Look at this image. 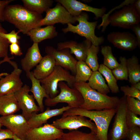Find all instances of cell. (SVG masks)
Segmentation results:
<instances>
[{"instance_id":"37","label":"cell","mask_w":140,"mask_h":140,"mask_svg":"<svg viewBox=\"0 0 140 140\" xmlns=\"http://www.w3.org/2000/svg\"><path fill=\"white\" fill-rule=\"evenodd\" d=\"M126 121L128 128L134 126L140 127V117L128 109L126 113Z\"/></svg>"},{"instance_id":"25","label":"cell","mask_w":140,"mask_h":140,"mask_svg":"<svg viewBox=\"0 0 140 140\" xmlns=\"http://www.w3.org/2000/svg\"><path fill=\"white\" fill-rule=\"evenodd\" d=\"M128 80L131 86L140 82V65L138 58L133 55L127 59Z\"/></svg>"},{"instance_id":"34","label":"cell","mask_w":140,"mask_h":140,"mask_svg":"<svg viewBox=\"0 0 140 140\" xmlns=\"http://www.w3.org/2000/svg\"><path fill=\"white\" fill-rule=\"evenodd\" d=\"M135 0H126L123 2L120 5L115 7L107 14H105L102 18V21L101 23L96 27L99 29L101 27H102L101 31L103 32L105 30L106 28L108 26L107 20L109 17L112 11L116 9H119L122 8L125 6L128 5H129L133 4Z\"/></svg>"},{"instance_id":"43","label":"cell","mask_w":140,"mask_h":140,"mask_svg":"<svg viewBox=\"0 0 140 140\" xmlns=\"http://www.w3.org/2000/svg\"><path fill=\"white\" fill-rule=\"evenodd\" d=\"M14 1L13 0H0V22L4 21L3 16L4 9L10 3Z\"/></svg>"},{"instance_id":"17","label":"cell","mask_w":140,"mask_h":140,"mask_svg":"<svg viewBox=\"0 0 140 140\" xmlns=\"http://www.w3.org/2000/svg\"><path fill=\"white\" fill-rule=\"evenodd\" d=\"M22 72L18 66L10 74H8L0 80V96L14 94L23 86L20 76Z\"/></svg>"},{"instance_id":"50","label":"cell","mask_w":140,"mask_h":140,"mask_svg":"<svg viewBox=\"0 0 140 140\" xmlns=\"http://www.w3.org/2000/svg\"><path fill=\"white\" fill-rule=\"evenodd\" d=\"M3 126L1 123L0 122V130L1 129V128L2 126Z\"/></svg>"},{"instance_id":"14","label":"cell","mask_w":140,"mask_h":140,"mask_svg":"<svg viewBox=\"0 0 140 140\" xmlns=\"http://www.w3.org/2000/svg\"><path fill=\"white\" fill-rule=\"evenodd\" d=\"M108 41L120 49L131 51L137 47L140 48L135 36L129 32L114 31L109 34Z\"/></svg>"},{"instance_id":"51","label":"cell","mask_w":140,"mask_h":140,"mask_svg":"<svg viewBox=\"0 0 140 140\" xmlns=\"http://www.w3.org/2000/svg\"><path fill=\"white\" fill-rule=\"evenodd\" d=\"M59 140V139H56V140Z\"/></svg>"},{"instance_id":"8","label":"cell","mask_w":140,"mask_h":140,"mask_svg":"<svg viewBox=\"0 0 140 140\" xmlns=\"http://www.w3.org/2000/svg\"><path fill=\"white\" fill-rule=\"evenodd\" d=\"M127 110L126 96L124 95L120 99L114 120L108 135V140H121L125 138L128 128L126 121Z\"/></svg>"},{"instance_id":"21","label":"cell","mask_w":140,"mask_h":140,"mask_svg":"<svg viewBox=\"0 0 140 140\" xmlns=\"http://www.w3.org/2000/svg\"><path fill=\"white\" fill-rule=\"evenodd\" d=\"M55 64L54 59L50 55L47 54L43 57L32 72L34 76L40 80L45 78L52 72Z\"/></svg>"},{"instance_id":"23","label":"cell","mask_w":140,"mask_h":140,"mask_svg":"<svg viewBox=\"0 0 140 140\" xmlns=\"http://www.w3.org/2000/svg\"><path fill=\"white\" fill-rule=\"evenodd\" d=\"M28 78L31 81L32 83L30 92H32L34 98L37 102L38 106L41 112L44 111V106L43 103L44 98L49 97L47 95L44 88L40 84V80L36 78L34 76L32 72H30L26 74Z\"/></svg>"},{"instance_id":"39","label":"cell","mask_w":140,"mask_h":140,"mask_svg":"<svg viewBox=\"0 0 140 140\" xmlns=\"http://www.w3.org/2000/svg\"><path fill=\"white\" fill-rule=\"evenodd\" d=\"M125 138L128 140H140V127L134 126L128 128Z\"/></svg>"},{"instance_id":"24","label":"cell","mask_w":140,"mask_h":140,"mask_svg":"<svg viewBox=\"0 0 140 140\" xmlns=\"http://www.w3.org/2000/svg\"><path fill=\"white\" fill-rule=\"evenodd\" d=\"M20 110L14 94L0 96V115L14 114Z\"/></svg>"},{"instance_id":"12","label":"cell","mask_w":140,"mask_h":140,"mask_svg":"<svg viewBox=\"0 0 140 140\" xmlns=\"http://www.w3.org/2000/svg\"><path fill=\"white\" fill-rule=\"evenodd\" d=\"M30 88L25 84L19 90L14 93L22 114L28 120L34 113L40 111L38 106L37 105L33 95L29 94Z\"/></svg>"},{"instance_id":"30","label":"cell","mask_w":140,"mask_h":140,"mask_svg":"<svg viewBox=\"0 0 140 140\" xmlns=\"http://www.w3.org/2000/svg\"><path fill=\"white\" fill-rule=\"evenodd\" d=\"M98 71L105 78L108 86L111 92L114 94L118 93L119 89L117 80L113 75L111 70L103 64H101L99 66Z\"/></svg>"},{"instance_id":"22","label":"cell","mask_w":140,"mask_h":140,"mask_svg":"<svg viewBox=\"0 0 140 140\" xmlns=\"http://www.w3.org/2000/svg\"><path fill=\"white\" fill-rule=\"evenodd\" d=\"M26 34L33 42L39 43L45 40L55 38L58 36V32L53 25H48L44 27H39L33 29Z\"/></svg>"},{"instance_id":"33","label":"cell","mask_w":140,"mask_h":140,"mask_svg":"<svg viewBox=\"0 0 140 140\" xmlns=\"http://www.w3.org/2000/svg\"><path fill=\"white\" fill-rule=\"evenodd\" d=\"M119 60L120 63L111 70L112 73L117 80H128L127 59L125 57L121 56Z\"/></svg>"},{"instance_id":"44","label":"cell","mask_w":140,"mask_h":140,"mask_svg":"<svg viewBox=\"0 0 140 140\" xmlns=\"http://www.w3.org/2000/svg\"><path fill=\"white\" fill-rule=\"evenodd\" d=\"M130 29L135 34L139 47H140V25L139 23L133 25Z\"/></svg>"},{"instance_id":"48","label":"cell","mask_w":140,"mask_h":140,"mask_svg":"<svg viewBox=\"0 0 140 140\" xmlns=\"http://www.w3.org/2000/svg\"><path fill=\"white\" fill-rule=\"evenodd\" d=\"M12 139L13 140H23L19 138L14 134H13Z\"/></svg>"},{"instance_id":"3","label":"cell","mask_w":140,"mask_h":140,"mask_svg":"<svg viewBox=\"0 0 140 140\" xmlns=\"http://www.w3.org/2000/svg\"><path fill=\"white\" fill-rule=\"evenodd\" d=\"M116 112V108L100 110H89L79 107L70 108L65 111L62 117L79 115L88 117L95 123L96 135L99 140H108L109 126Z\"/></svg>"},{"instance_id":"2","label":"cell","mask_w":140,"mask_h":140,"mask_svg":"<svg viewBox=\"0 0 140 140\" xmlns=\"http://www.w3.org/2000/svg\"><path fill=\"white\" fill-rule=\"evenodd\" d=\"M73 88L81 94L83 102L79 108L89 110H100L116 108L120 99L101 93L91 88L87 83L75 82Z\"/></svg>"},{"instance_id":"26","label":"cell","mask_w":140,"mask_h":140,"mask_svg":"<svg viewBox=\"0 0 140 140\" xmlns=\"http://www.w3.org/2000/svg\"><path fill=\"white\" fill-rule=\"evenodd\" d=\"M23 6L28 10L41 14L52 6V0H22Z\"/></svg>"},{"instance_id":"40","label":"cell","mask_w":140,"mask_h":140,"mask_svg":"<svg viewBox=\"0 0 140 140\" xmlns=\"http://www.w3.org/2000/svg\"><path fill=\"white\" fill-rule=\"evenodd\" d=\"M19 32H16L13 30L9 33H1L0 35L7 40L9 44L17 43L19 44V40L20 39V36L18 35Z\"/></svg>"},{"instance_id":"11","label":"cell","mask_w":140,"mask_h":140,"mask_svg":"<svg viewBox=\"0 0 140 140\" xmlns=\"http://www.w3.org/2000/svg\"><path fill=\"white\" fill-rule=\"evenodd\" d=\"M52 124L57 128L62 130H76L81 127H86L90 129L91 131L96 134L97 133V129L95 123L81 115L62 117L54 121Z\"/></svg>"},{"instance_id":"27","label":"cell","mask_w":140,"mask_h":140,"mask_svg":"<svg viewBox=\"0 0 140 140\" xmlns=\"http://www.w3.org/2000/svg\"><path fill=\"white\" fill-rule=\"evenodd\" d=\"M87 83L92 88L101 93L107 94L110 90L102 75L99 71L93 72Z\"/></svg>"},{"instance_id":"36","label":"cell","mask_w":140,"mask_h":140,"mask_svg":"<svg viewBox=\"0 0 140 140\" xmlns=\"http://www.w3.org/2000/svg\"><path fill=\"white\" fill-rule=\"evenodd\" d=\"M127 109L137 115H140V100L133 97H126Z\"/></svg>"},{"instance_id":"16","label":"cell","mask_w":140,"mask_h":140,"mask_svg":"<svg viewBox=\"0 0 140 140\" xmlns=\"http://www.w3.org/2000/svg\"><path fill=\"white\" fill-rule=\"evenodd\" d=\"M60 3L73 17L79 15L82 12L86 11L94 13L95 18H102L105 14L107 9L105 7L94 8L76 0H56Z\"/></svg>"},{"instance_id":"47","label":"cell","mask_w":140,"mask_h":140,"mask_svg":"<svg viewBox=\"0 0 140 140\" xmlns=\"http://www.w3.org/2000/svg\"><path fill=\"white\" fill-rule=\"evenodd\" d=\"M136 89L140 91V82H139L136 84L131 86Z\"/></svg>"},{"instance_id":"19","label":"cell","mask_w":140,"mask_h":140,"mask_svg":"<svg viewBox=\"0 0 140 140\" xmlns=\"http://www.w3.org/2000/svg\"><path fill=\"white\" fill-rule=\"evenodd\" d=\"M70 108L68 106L54 109H50L48 107L45 111L40 113L33 114L27 120L28 124L31 128L41 126L43 124L46 123L49 119L62 114L65 111Z\"/></svg>"},{"instance_id":"9","label":"cell","mask_w":140,"mask_h":140,"mask_svg":"<svg viewBox=\"0 0 140 140\" xmlns=\"http://www.w3.org/2000/svg\"><path fill=\"white\" fill-rule=\"evenodd\" d=\"M0 122L13 134L23 140L31 129L27 120L22 114L12 115L0 117Z\"/></svg>"},{"instance_id":"28","label":"cell","mask_w":140,"mask_h":140,"mask_svg":"<svg viewBox=\"0 0 140 140\" xmlns=\"http://www.w3.org/2000/svg\"><path fill=\"white\" fill-rule=\"evenodd\" d=\"M59 140H99L96 134L91 131L87 133L75 130L64 133Z\"/></svg>"},{"instance_id":"6","label":"cell","mask_w":140,"mask_h":140,"mask_svg":"<svg viewBox=\"0 0 140 140\" xmlns=\"http://www.w3.org/2000/svg\"><path fill=\"white\" fill-rule=\"evenodd\" d=\"M60 89V93L53 98H46L45 104L48 107L56 106L60 103H65L71 108L80 107L83 102L82 96L77 89L69 87L64 81H60L58 84Z\"/></svg>"},{"instance_id":"29","label":"cell","mask_w":140,"mask_h":140,"mask_svg":"<svg viewBox=\"0 0 140 140\" xmlns=\"http://www.w3.org/2000/svg\"><path fill=\"white\" fill-rule=\"evenodd\" d=\"M75 69V82H86L88 80L93 72L85 61L81 60L77 61Z\"/></svg>"},{"instance_id":"35","label":"cell","mask_w":140,"mask_h":140,"mask_svg":"<svg viewBox=\"0 0 140 140\" xmlns=\"http://www.w3.org/2000/svg\"><path fill=\"white\" fill-rule=\"evenodd\" d=\"M7 33V32L0 22V33ZM9 44L7 40L0 34V58H4L8 57Z\"/></svg>"},{"instance_id":"45","label":"cell","mask_w":140,"mask_h":140,"mask_svg":"<svg viewBox=\"0 0 140 140\" xmlns=\"http://www.w3.org/2000/svg\"><path fill=\"white\" fill-rule=\"evenodd\" d=\"M133 4L137 13L140 16V0H135Z\"/></svg>"},{"instance_id":"1","label":"cell","mask_w":140,"mask_h":140,"mask_svg":"<svg viewBox=\"0 0 140 140\" xmlns=\"http://www.w3.org/2000/svg\"><path fill=\"white\" fill-rule=\"evenodd\" d=\"M5 21L13 25L19 32L24 34L32 29L39 27L43 18L41 14L30 11L19 4L8 5L4 9L3 15Z\"/></svg>"},{"instance_id":"5","label":"cell","mask_w":140,"mask_h":140,"mask_svg":"<svg viewBox=\"0 0 140 140\" xmlns=\"http://www.w3.org/2000/svg\"><path fill=\"white\" fill-rule=\"evenodd\" d=\"M65 81L68 86L73 88L75 82V76L61 66L56 65L52 72L45 78L40 80L41 86L51 98L55 97L59 94L58 84L60 81Z\"/></svg>"},{"instance_id":"41","label":"cell","mask_w":140,"mask_h":140,"mask_svg":"<svg viewBox=\"0 0 140 140\" xmlns=\"http://www.w3.org/2000/svg\"><path fill=\"white\" fill-rule=\"evenodd\" d=\"M9 50L11 55L19 56L23 54V53L19 44H11L9 45Z\"/></svg>"},{"instance_id":"42","label":"cell","mask_w":140,"mask_h":140,"mask_svg":"<svg viewBox=\"0 0 140 140\" xmlns=\"http://www.w3.org/2000/svg\"><path fill=\"white\" fill-rule=\"evenodd\" d=\"M13 135L12 132L8 129L0 130V140L13 139Z\"/></svg>"},{"instance_id":"4","label":"cell","mask_w":140,"mask_h":140,"mask_svg":"<svg viewBox=\"0 0 140 140\" xmlns=\"http://www.w3.org/2000/svg\"><path fill=\"white\" fill-rule=\"evenodd\" d=\"M78 24L74 26L71 23L67 24V27L62 29L64 33L69 32L77 34L84 37L86 39L90 41L92 44L99 46L104 41L103 36L97 37L95 34V30L97 25L98 21L89 22L88 21V15L84 12H82L79 15L74 17Z\"/></svg>"},{"instance_id":"18","label":"cell","mask_w":140,"mask_h":140,"mask_svg":"<svg viewBox=\"0 0 140 140\" xmlns=\"http://www.w3.org/2000/svg\"><path fill=\"white\" fill-rule=\"evenodd\" d=\"M92 45L91 42L86 39L80 43L71 40L58 43L56 49L60 50L69 49L71 54H74L77 60L85 61L87 51Z\"/></svg>"},{"instance_id":"49","label":"cell","mask_w":140,"mask_h":140,"mask_svg":"<svg viewBox=\"0 0 140 140\" xmlns=\"http://www.w3.org/2000/svg\"><path fill=\"white\" fill-rule=\"evenodd\" d=\"M8 73H1L0 74V79L2 78V76H5Z\"/></svg>"},{"instance_id":"38","label":"cell","mask_w":140,"mask_h":140,"mask_svg":"<svg viewBox=\"0 0 140 140\" xmlns=\"http://www.w3.org/2000/svg\"><path fill=\"white\" fill-rule=\"evenodd\" d=\"M120 89L126 96L134 98L140 100V91L128 85L122 86Z\"/></svg>"},{"instance_id":"31","label":"cell","mask_w":140,"mask_h":140,"mask_svg":"<svg viewBox=\"0 0 140 140\" xmlns=\"http://www.w3.org/2000/svg\"><path fill=\"white\" fill-rule=\"evenodd\" d=\"M99 51V46L92 44L87 51L85 62L93 72L98 71L99 67L97 56Z\"/></svg>"},{"instance_id":"10","label":"cell","mask_w":140,"mask_h":140,"mask_svg":"<svg viewBox=\"0 0 140 140\" xmlns=\"http://www.w3.org/2000/svg\"><path fill=\"white\" fill-rule=\"evenodd\" d=\"M45 17L39 24L40 27L43 25H53L58 23L63 24H75L76 22L74 17L71 15L60 3L57 2L56 6L46 12Z\"/></svg>"},{"instance_id":"46","label":"cell","mask_w":140,"mask_h":140,"mask_svg":"<svg viewBox=\"0 0 140 140\" xmlns=\"http://www.w3.org/2000/svg\"><path fill=\"white\" fill-rule=\"evenodd\" d=\"M14 57L12 56L11 57H8L3 58V59L0 61V65L3 63L8 62L11 64L12 62V61L11 60L13 59Z\"/></svg>"},{"instance_id":"13","label":"cell","mask_w":140,"mask_h":140,"mask_svg":"<svg viewBox=\"0 0 140 140\" xmlns=\"http://www.w3.org/2000/svg\"><path fill=\"white\" fill-rule=\"evenodd\" d=\"M45 51L47 54L50 55L54 59L55 66H60L75 75L77 61L71 55L69 49L58 50L52 46H47L46 47Z\"/></svg>"},{"instance_id":"7","label":"cell","mask_w":140,"mask_h":140,"mask_svg":"<svg viewBox=\"0 0 140 140\" xmlns=\"http://www.w3.org/2000/svg\"><path fill=\"white\" fill-rule=\"evenodd\" d=\"M140 16L137 13L133 4L125 6L109 17L107 25L124 29H130L133 25L139 23Z\"/></svg>"},{"instance_id":"32","label":"cell","mask_w":140,"mask_h":140,"mask_svg":"<svg viewBox=\"0 0 140 140\" xmlns=\"http://www.w3.org/2000/svg\"><path fill=\"white\" fill-rule=\"evenodd\" d=\"M101 52L103 57V64L105 66L112 70L118 65L119 63L113 54L111 46H101Z\"/></svg>"},{"instance_id":"20","label":"cell","mask_w":140,"mask_h":140,"mask_svg":"<svg viewBox=\"0 0 140 140\" xmlns=\"http://www.w3.org/2000/svg\"><path fill=\"white\" fill-rule=\"evenodd\" d=\"M38 44V43L33 42L32 46L28 49L25 57L21 60V67L26 74L36 67L43 58Z\"/></svg>"},{"instance_id":"15","label":"cell","mask_w":140,"mask_h":140,"mask_svg":"<svg viewBox=\"0 0 140 140\" xmlns=\"http://www.w3.org/2000/svg\"><path fill=\"white\" fill-rule=\"evenodd\" d=\"M64 132L62 129L57 128L52 124L31 128L25 140H55L59 139Z\"/></svg>"}]
</instances>
